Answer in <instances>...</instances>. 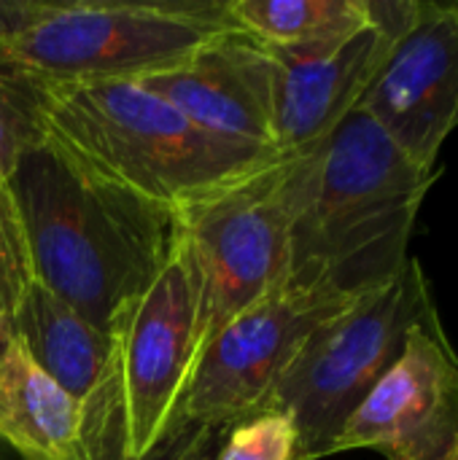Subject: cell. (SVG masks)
Segmentation results:
<instances>
[{"instance_id":"1","label":"cell","mask_w":458,"mask_h":460,"mask_svg":"<svg viewBox=\"0 0 458 460\" xmlns=\"http://www.w3.org/2000/svg\"><path fill=\"white\" fill-rule=\"evenodd\" d=\"M8 191L19 208L35 280L100 332L162 270L175 245V213L94 172L40 132Z\"/></svg>"},{"instance_id":"2","label":"cell","mask_w":458,"mask_h":460,"mask_svg":"<svg viewBox=\"0 0 458 460\" xmlns=\"http://www.w3.org/2000/svg\"><path fill=\"white\" fill-rule=\"evenodd\" d=\"M432 181L435 172L354 111L316 156L292 224L283 286L348 305L397 280Z\"/></svg>"},{"instance_id":"3","label":"cell","mask_w":458,"mask_h":460,"mask_svg":"<svg viewBox=\"0 0 458 460\" xmlns=\"http://www.w3.org/2000/svg\"><path fill=\"white\" fill-rule=\"evenodd\" d=\"M13 75L27 86L43 135L173 213L281 156L205 132L132 78L49 84Z\"/></svg>"},{"instance_id":"4","label":"cell","mask_w":458,"mask_h":460,"mask_svg":"<svg viewBox=\"0 0 458 460\" xmlns=\"http://www.w3.org/2000/svg\"><path fill=\"white\" fill-rule=\"evenodd\" d=\"M229 30L227 0H0V67L49 84L135 81Z\"/></svg>"},{"instance_id":"5","label":"cell","mask_w":458,"mask_h":460,"mask_svg":"<svg viewBox=\"0 0 458 460\" xmlns=\"http://www.w3.org/2000/svg\"><path fill=\"white\" fill-rule=\"evenodd\" d=\"M321 146L278 159L175 208L200 288V350L243 310L283 286L292 224Z\"/></svg>"},{"instance_id":"6","label":"cell","mask_w":458,"mask_h":460,"mask_svg":"<svg viewBox=\"0 0 458 460\" xmlns=\"http://www.w3.org/2000/svg\"><path fill=\"white\" fill-rule=\"evenodd\" d=\"M440 318L416 259L389 286L359 296L319 323L278 380L267 410L297 429V460L332 456L346 420L405 353L413 326Z\"/></svg>"},{"instance_id":"7","label":"cell","mask_w":458,"mask_h":460,"mask_svg":"<svg viewBox=\"0 0 458 460\" xmlns=\"http://www.w3.org/2000/svg\"><path fill=\"white\" fill-rule=\"evenodd\" d=\"M197 329L200 288L175 229L167 261L111 329L116 445L127 460L148 458L173 434L197 361Z\"/></svg>"},{"instance_id":"8","label":"cell","mask_w":458,"mask_h":460,"mask_svg":"<svg viewBox=\"0 0 458 460\" xmlns=\"http://www.w3.org/2000/svg\"><path fill=\"white\" fill-rule=\"evenodd\" d=\"M348 305L310 299L281 286L235 315L200 350L175 426L227 434L235 423L265 412L308 334Z\"/></svg>"},{"instance_id":"9","label":"cell","mask_w":458,"mask_h":460,"mask_svg":"<svg viewBox=\"0 0 458 460\" xmlns=\"http://www.w3.org/2000/svg\"><path fill=\"white\" fill-rule=\"evenodd\" d=\"M458 445V358L440 318L413 326L405 353L346 420L335 453L451 460Z\"/></svg>"},{"instance_id":"10","label":"cell","mask_w":458,"mask_h":460,"mask_svg":"<svg viewBox=\"0 0 458 460\" xmlns=\"http://www.w3.org/2000/svg\"><path fill=\"white\" fill-rule=\"evenodd\" d=\"M356 111L367 113L421 170L458 127V3H421Z\"/></svg>"},{"instance_id":"11","label":"cell","mask_w":458,"mask_h":460,"mask_svg":"<svg viewBox=\"0 0 458 460\" xmlns=\"http://www.w3.org/2000/svg\"><path fill=\"white\" fill-rule=\"evenodd\" d=\"M135 81L216 137L278 151L275 62L262 43L240 30H229L178 65Z\"/></svg>"},{"instance_id":"12","label":"cell","mask_w":458,"mask_h":460,"mask_svg":"<svg viewBox=\"0 0 458 460\" xmlns=\"http://www.w3.org/2000/svg\"><path fill=\"white\" fill-rule=\"evenodd\" d=\"M397 38L375 24L329 51H270L275 62V148L305 154L356 111Z\"/></svg>"},{"instance_id":"13","label":"cell","mask_w":458,"mask_h":460,"mask_svg":"<svg viewBox=\"0 0 458 460\" xmlns=\"http://www.w3.org/2000/svg\"><path fill=\"white\" fill-rule=\"evenodd\" d=\"M0 445L22 460H86L84 404L38 369L16 337L0 350Z\"/></svg>"},{"instance_id":"14","label":"cell","mask_w":458,"mask_h":460,"mask_svg":"<svg viewBox=\"0 0 458 460\" xmlns=\"http://www.w3.org/2000/svg\"><path fill=\"white\" fill-rule=\"evenodd\" d=\"M11 329L35 367L81 404L111 372V334L92 326L81 313L38 280L30 283L13 310Z\"/></svg>"},{"instance_id":"15","label":"cell","mask_w":458,"mask_h":460,"mask_svg":"<svg viewBox=\"0 0 458 460\" xmlns=\"http://www.w3.org/2000/svg\"><path fill=\"white\" fill-rule=\"evenodd\" d=\"M227 11L240 32L292 54L337 49L370 24L364 0H227Z\"/></svg>"},{"instance_id":"16","label":"cell","mask_w":458,"mask_h":460,"mask_svg":"<svg viewBox=\"0 0 458 460\" xmlns=\"http://www.w3.org/2000/svg\"><path fill=\"white\" fill-rule=\"evenodd\" d=\"M224 434L175 426L173 434L143 460H211ZM84 442L86 460H127L116 445V404L111 388V372L103 385L84 402Z\"/></svg>"},{"instance_id":"17","label":"cell","mask_w":458,"mask_h":460,"mask_svg":"<svg viewBox=\"0 0 458 460\" xmlns=\"http://www.w3.org/2000/svg\"><path fill=\"white\" fill-rule=\"evenodd\" d=\"M211 460H297V429L286 412L265 410L235 423Z\"/></svg>"},{"instance_id":"18","label":"cell","mask_w":458,"mask_h":460,"mask_svg":"<svg viewBox=\"0 0 458 460\" xmlns=\"http://www.w3.org/2000/svg\"><path fill=\"white\" fill-rule=\"evenodd\" d=\"M35 280L27 232L5 183H0V315L11 318Z\"/></svg>"},{"instance_id":"19","label":"cell","mask_w":458,"mask_h":460,"mask_svg":"<svg viewBox=\"0 0 458 460\" xmlns=\"http://www.w3.org/2000/svg\"><path fill=\"white\" fill-rule=\"evenodd\" d=\"M40 137L27 86L0 67V183H8L22 151Z\"/></svg>"},{"instance_id":"20","label":"cell","mask_w":458,"mask_h":460,"mask_svg":"<svg viewBox=\"0 0 458 460\" xmlns=\"http://www.w3.org/2000/svg\"><path fill=\"white\" fill-rule=\"evenodd\" d=\"M13 337V329H11V318L0 315V350L8 345V340Z\"/></svg>"},{"instance_id":"21","label":"cell","mask_w":458,"mask_h":460,"mask_svg":"<svg viewBox=\"0 0 458 460\" xmlns=\"http://www.w3.org/2000/svg\"><path fill=\"white\" fill-rule=\"evenodd\" d=\"M451 460H458V445H456V450H454V456H451Z\"/></svg>"},{"instance_id":"22","label":"cell","mask_w":458,"mask_h":460,"mask_svg":"<svg viewBox=\"0 0 458 460\" xmlns=\"http://www.w3.org/2000/svg\"><path fill=\"white\" fill-rule=\"evenodd\" d=\"M0 460H8V458H5V456H3V453H0Z\"/></svg>"}]
</instances>
